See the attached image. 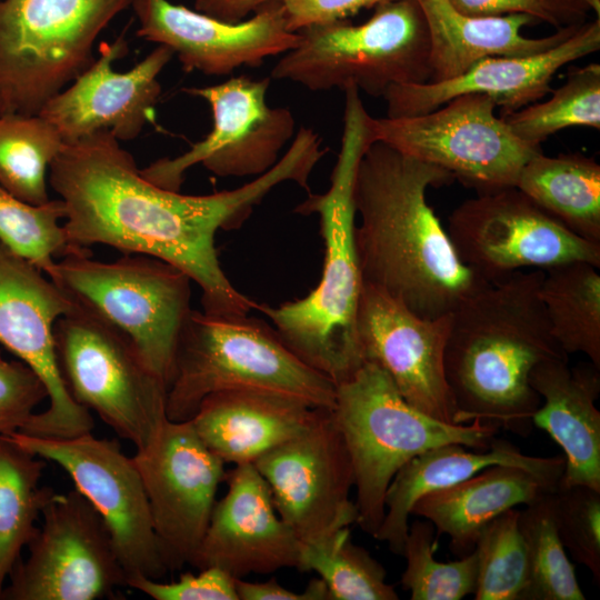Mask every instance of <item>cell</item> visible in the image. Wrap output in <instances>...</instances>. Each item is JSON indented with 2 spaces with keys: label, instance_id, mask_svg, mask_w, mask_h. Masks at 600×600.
Returning a JSON list of instances; mask_svg holds the SVG:
<instances>
[{
  "label": "cell",
  "instance_id": "484cf974",
  "mask_svg": "<svg viewBox=\"0 0 600 600\" xmlns=\"http://www.w3.org/2000/svg\"><path fill=\"white\" fill-rule=\"evenodd\" d=\"M320 409L280 394L233 390L208 396L190 421L217 457L238 466L302 432Z\"/></svg>",
  "mask_w": 600,
  "mask_h": 600
},
{
  "label": "cell",
  "instance_id": "44dd1931",
  "mask_svg": "<svg viewBox=\"0 0 600 600\" xmlns=\"http://www.w3.org/2000/svg\"><path fill=\"white\" fill-rule=\"evenodd\" d=\"M127 51L122 36L113 42H100L92 64L39 112L63 143L98 131H109L119 141L133 140L152 120L161 93L158 77L173 52L158 44L129 71H114V61Z\"/></svg>",
  "mask_w": 600,
  "mask_h": 600
},
{
  "label": "cell",
  "instance_id": "4fadbf2b",
  "mask_svg": "<svg viewBox=\"0 0 600 600\" xmlns=\"http://www.w3.org/2000/svg\"><path fill=\"white\" fill-rule=\"evenodd\" d=\"M41 516L29 554L14 564L1 600H97L127 587L110 532L81 492H56Z\"/></svg>",
  "mask_w": 600,
  "mask_h": 600
},
{
  "label": "cell",
  "instance_id": "603a6c76",
  "mask_svg": "<svg viewBox=\"0 0 600 600\" xmlns=\"http://www.w3.org/2000/svg\"><path fill=\"white\" fill-rule=\"evenodd\" d=\"M600 49V18L581 23L557 46L523 57H488L464 73L448 80L396 84L383 98L387 117H411L432 111L454 97H490L501 116L534 103L551 92L554 74L564 66Z\"/></svg>",
  "mask_w": 600,
  "mask_h": 600
},
{
  "label": "cell",
  "instance_id": "ac0fdd59",
  "mask_svg": "<svg viewBox=\"0 0 600 600\" xmlns=\"http://www.w3.org/2000/svg\"><path fill=\"white\" fill-rule=\"evenodd\" d=\"M274 508L301 541L357 523L351 459L332 410L253 462Z\"/></svg>",
  "mask_w": 600,
  "mask_h": 600
},
{
  "label": "cell",
  "instance_id": "74e56055",
  "mask_svg": "<svg viewBox=\"0 0 600 600\" xmlns=\"http://www.w3.org/2000/svg\"><path fill=\"white\" fill-rule=\"evenodd\" d=\"M520 510L512 508L492 520L479 536L476 600H524L528 560L519 528Z\"/></svg>",
  "mask_w": 600,
  "mask_h": 600
},
{
  "label": "cell",
  "instance_id": "7402d4cb",
  "mask_svg": "<svg viewBox=\"0 0 600 600\" xmlns=\"http://www.w3.org/2000/svg\"><path fill=\"white\" fill-rule=\"evenodd\" d=\"M224 480L227 492L216 501L190 566L214 567L234 579L297 568L301 540L277 512L254 464L234 466Z\"/></svg>",
  "mask_w": 600,
  "mask_h": 600
},
{
  "label": "cell",
  "instance_id": "d6a6232c",
  "mask_svg": "<svg viewBox=\"0 0 600 600\" xmlns=\"http://www.w3.org/2000/svg\"><path fill=\"white\" fill-rule=\"evenodd\" d=\"M62 144L57 130L39 114L1 116L0 186L24 202H48L47 173Z\"/></svg>",
  "mask_w": 600,
  "mask_h": 600
},
{
  "label": "cell",
  "instance_id": "e0dca14e",
  "mask_svg": "<svg viewBox=\"0 0 600 600\" xmlns=\"http://www.w3.org/2000/svg\"><path fill=\"white\" fill-rule=\"evenodd\" d=\"M132 460L140 473L161 559L168 570L191 564L209 524L224 462L190 420L167 419Z\"/></svg>",
  "mask_w": 600,
  "mask_h": 600
},
{
  "label": "cell",
  "instance_id": "83f0119b",
  "mask_svg": "<svg viewBox=\"0 0 600 600\" xmlns=\"http://www.w3.org/2000/svg\"><path fill=\"white\" fill-rule=\"evenodd\" d=\"M558 488L514 466H491L457 484L419 498L411 514L429 520L450 539L458 557L473 551L482 530L503 512L530 504Z\"/></svg>",
  "mask_w": 600,
  "mask_h": 600
},
{
  "label": "cell",
  "instance_id": "2e32d148",
  "mask_svg": "<svg viewBox=\"0 0 600 600\" xmlns=\"http://www.w3.org/2000/svg\"><path fill=\"white\" fill-rule=\"evenodd\" d=\"M74 306L60 286L0 242V343L39 376L49 399V407L34 412L21 433L71 438L94 427L90 411L68 392L56 354L54 324Z\"/></svg>",
  "mask_w": 600,
  "mask_h": 600
},
{
  "label": "cell",
  "instance_id": "ba28073f",
  "mask_svg": "<svg viewBox=\"0 0 600 600\" xmlns=\"http://www.w3.org/2000/svg\"><path fill=\"white\" fill-rule=\"evenodd\" d=\"M132 0H0V117L36 116L94 61Z\"/></svg>",
  "mask_w": 600,
  "mask_h": 600
},
{
  "label": "cell",
  "instance_id": "836d02e7",
  "mask_svg": "<svg viewBox=\"0 0 600 600\" xmlns=\"http://www.w3.org/2000/svg\"><path fill=\"white\" fill-rule=\"evenodd\" d=\"M553 492L527 504L519 514L528 560L524 600H584L574 567L558 534Z\"/></svg>",
  "mask_w": 600,
  "mask_h": 600
},
{
  "label": "cell",
  "instance_id": "4dcf8cb0",
  "mask_svg": "<svg viewBox=\"0 0 600 600\" xmlns=\"http://www.w3.org/2000/svg\"><path fill=\"white\" fill-rule=\"evenodd\" d=\"M47 461L0 437V597L21 551L38 531L36 521L54 496L40 487Z\"/></svg>",
  "mask_w": 600,
  "mask_h": 600
},
{
  "label": "cell",
  "instance_id": "f6af8a7d",
  "mask_svg": "<svg viewBox=\"0 0 600 600\" xmlns=\"http://www.w3.org/2000/svg\"><path fill=\"white\" fill-rule=\"evenodd\" d=\"M274 1L284 0H227L219 11L217 19L238 22L243 20L249 13L256 12L262 6Z\"/></svg>",
  "mask_w": 600,
  "mask_h": 600
},
{
  "label": "cell",
  "instance_id": "4316f807",
  "mask_svg": "<svg viewBox=\"0 0 600 600\" xmlns=\"http://www.w3.org/2000/svg\"><path fill=\"white\" fill-rule=\"evenodd\" d=\"M416 1L428 29L430 81L456 78L488 57H523L548 50L570 37L581 24L557 29L546 37L529 38L522 34V29L537 22L529 14L479 18L457 11L448 0Z\"/></svg>",
  "mask_w": 600,
  "mask_h": 600
},
{
  "label": "cell",
  "instance_id": "8992f818",
  "mask_svg": "<svg viewBox=\"0 0 600 600\" xmlns=\"http://www.w3.org/2000/svg\"><path fill=\"white\" fill-rule=\"evenodd\" d=\"M332 414L353 468L357 524L372 537L384 517L388 487L410 460L449 443L488 449L499 430L479 420L456 424L432 418L408 403L387 372L369 361L336 386Z\"/></svg>",
  "mask_w": 600,
  "mask_h": 600
},
{
  "label": "cell",
  "instance_id": "8d00e7d4",
  "mask_svg": "<svg viewBox=\"0 0 600 600\" xmlns=\"http://www.w3.org/2000/svg\"><path fill=\"white\" fill-rule=\"evenodd\" d=\"M64 216L61 199L31 204L0 186V242L48 277L56 258L81 253L69 246L63 226L59 223Z\"/></svg>",
  "mask_w": 600,
  "mask_h": 600
},
{
  "label": "cell",
  "instance_id": "1f68e13d",
  "mask_svg": "<svg viewBox=\"0 0 600 600\" xmlns=\"http://www.w3.org/2000/svg\"><path fill=\"white\" fill-rule=\"evenodd\" d=\"M298 570L316 572L330 600H398L386 570L364 548L352 542L349 527L301 541Z\"/></svg>",
  "mask_w": 600,
  "mask_h": 600
},
{
  "label": "cell",
  "instance_id": "7a4b0ae2",
  "mask_svg": "<svg viewBox=\"0 0 600 600\" xmlns=\"http://www.w3.org/2000/svg\"><path fill=\"white\" fill-rule=\"evenodd\" d=\"M453 180L380 141L369 144L356 172L354 241L362 281L422 318L451 313L488 283L461 261L428 203L429 188Z\"/></svg>",
  "mask_w": 600,
  "mask_h": 600
},
{
  "label": "cell",
  "instance_id": "d4e9b609",
  "mask_svg": "<svg viewBox=\"0 0 600 600\" xmlns=\"http://www.w3.org/2000/svg\"><path fill=\"white\" fill-rule=\"evenodd\" d=\"M498 464L523 468L558 488L564 470V457L528 456L510 441L496 438L484 450H467L458 443L427 450L402 467L390 482L384 499V517L373 538L386 542L391 552L401 556L409 517L419 498Z\"/></svg>",
  "mask_w": 600,
  "mask_h": 600
},
{
  "label": "cell",
  "instance_id": "cb8c5ba5",
  "mask_svg": "<svg viewBox=\"0 0 600 600\" xmlns=\"http://www.w3.org/2000/svg\"><path fill=\"white\" fill-rule=\"evenodd\" d=\"M530 384L541 398L532 426L546 431L564 453L558 488L587 486L600 491V368L570 367L568 358L537 364Z\"/></svg>",
  "mask_w": 600,
  "mask_h": 600
},
{
  "label": "cell",
  "instance_id": "d590c367",
  "mask_svg": "<svg viewBox=\"0 0 600 600\" xmlns=\"http://www.w3.org/2000/svg\"><path fill=\"white\" fill-rule=\"evenodd\" d=\"M437 530L427 519L409 526L402 554L406 569L401 586L411 600H461L473 594L477 586L474 550L450 562L434 558Z\"/></svg>",
  "mask_w": 600,
  "mask_h": 600
},
{
  "label": "cell",
  "instance_id": "5bb4252c",
  "mask_svg": "<svg viewBox=\"0 0 600 600\" xmlns=\"http://www.w3.org/2000/svg\"><path fill=\"white\" fill-rule=\"evenodd\" d=\"M270 79L239 76L213 86L184 88L208 102L212 129L187 152L141 169L143 177L163 189L180 191L186 171L198 163L218 177H259L270 170L293 139L296 127L289 109L268 104Z\"/></svg>",
  "mask_w": 600,
  "mask_h": 600
},
{
  "label": "cell",
  "instance_id": "8fae6325",
  "mask_svg": "<svg viewBox=\"0 0 600 600\" xmlns=\"http://www.w3.org/2000/svg\"><path fill=\"white\" fill-rule=\"evenodd\" d=\"M494 101L480 93L452 98L411 117L369 118L372 141L446 170L478 193L516 187L523 166L541 147L520 140Z\"/></svg>",
  "mask_w": 600,
  "mask_h": 600
},
{
  "label": "cell",
  "instance_id": "e575fe53",
  "mask_svg": "<svg viewBox=\"0 0 600 600\" xmlns=\"http://www.w3.org/2000/svg\"><path fill=\"white\" fill-rule=\"evenodd\" d=\"M543 102L501 116L522 141L541 147L551 134L569 127L600 129V64L572 68L564 83Z\"/></svg>",
  "mask_w": 600,
  "mask_h": 600
},
{
  "label": "cell",
  "instance_id": "52a82bcc",
  "mask_svg": "<svg viewBox=\"0 0 600 600\" xmlns=\"http://www.w3.org/2000/svg\"><path fill=\"white\" fill-rule=\"evenodd\" d=\"M298 32V46L283 53L271 79L312 91L353 86L371 97H383L396 84L431 79L428 29L416 0L379 4L361 24L340 20Z\"/></svg>",
  "mask_w": 600,
  "mask_h": 600
},
{
  "label": "cell",
  "instance_id": "3957f363",
  "mask_svg": "<svg viewBox=\"0 0 600 600\" xmlns=\"http://www.w3.org/2000/svg\"><path fill=\"white\" fill-rule=\"evenodd\" d=\"M543 270L514 272L466 298L450 313L444 372L456 422H489L520 437L532 429L541 398L533 368L568 358L554 340L539 296Z\"/></svg>",
  "mask_w": 600,
  "mask_h": 600
},
{
  "label": "cell",
  "instance_id": "9a60e30c",
  "mask_svg": "<svg viewBox=\"0 0 600 600\" xmlns=\"http://www.w3.org/2000/svg\"><path fill=\"white\" fill-rule=\"evenodd\" d=\"M32 454L59 464L102 517L127 578L160 580L161 559L140 473L117 440L87 432L71 438L6 436Z\"/></svg>",
  "mask_w": 600,
  "mask_h": 600
},
{
  "label": "cell",
  "instance_id": "b9f144b4",
  "mask_svg": "<svg viewBox=\"0 0 600 600\" xmlns=\"http://www.w3.org/2000/svg\"><path fill=\"white\" fill-rule=\"evenodd\" d=\"M459 12L479 18L524 13L557 29L579 24L549 0H448Z\"/></svg>",
  "mask_w": 600,
  "mask_h": 600
},
{
  "label": "cell",
  "instance_id": "f35d334b",
  "mask_svg": "<svg viewBox=\"0 0 600 600\" xmlns=\"http://www.w3.org/2000/svg\"><path fill=\"white\" fill-rule=\"evenodd\" d=\"M553 517L563 547L600 582V491L587 486L558 488Z\"/></svg>",
  "mask_w": 600,
  "mask_h": 600
},
{
  "label": "cell",
  "instance_id": "d6986e66",
  "mask_svg": "<svg viewBox=\"0 0 600 600\" xmlns=\"http://www.w3.org/2000/svg\"><path fill=\"white\" fill-rule=\"evenodd\" d=\"M449 330L450 313L422 318L400 300L363 283L358 334L364 362L381 367L412 407L458 424L444 372Z\"/></svg>",
  "mask_w": 600,
  "mask_h": 600
},
{
  "label": "cell",
  "instance_id": "7c38bea8",
  "mask_svg": "<svg viewBox=\"0 0 600 600\" xmlns=\"http://www.w3.org/2000/svg\"><path fill=\"white\" fill-rule=\"evenodd\" d=\"M447 231L461 261L488 283L574 261L600 268V244L570 231L516 187L464 200L450 213Z\"/></svg>",
  "mask_w": 600,
  "mask_h": 600
},
{
  "label": "cell",
  "instance_id": "60d3db41",
  "mask_svg": "<svg viewBox=\"0 0 600 600\" xmlns=\"http://www.w3.org/2000/svg\"><path fill=\"white\" fill-rule=\"evenodd\" d=\"M127 587L156 600H239L236 579L214 567L200 569L198 574L181 573L171 582L133 576L127 578Z\"/></svg>",
  "mask_w": 600,
  "mask_h": 600
},
{
  "label": "cell",
  "instance_id": "f546056e",
  "mask_svg": "<svg viewBox=\"0 0 600 600\" xmlns=\"http://www.w3.org/2000/svg\"><path fill=\"white\" fill-rule=\"evenodd\" d=\"M539 296L563 352L583 353L600 368L599 267L574 261L544 270Z\"/></svg>",
  "mask_w": 600,
  "mask_h": 600
},
{
  "label": "cell",
  "instance_id": "9c48e42d",
  "mask_svg": "<svg viewBox=\"0 0 600 600\" xmlns=\"http://www.w3.org/2000/svg\"><path fill=\"white\" fill-rule=\"evenodd\" d=\"M90 254L61 258L49 278L129 338L168 390L179 340L192 311V280L153 257L133 253L102 262Z\"/></svg>",
  "mask_w": 600,
  "mask_h": 600
},
{
  "label": "cell",
  "instance_id": "30bf717a",
  "mask_svg": "<svg viewBox=\"0 0 600 600\" xmlns=\"http://www.w3.org/2000/svg\"><path fill=\"white\" fill-rule=\"evenodd\" d=\"M53 333L72 399L137 449L144 447L168 419L167 386L136 346L77 302L56 322Z\"/></svg>",
  "mask_w": 600,
  "mask_h": 600
},
{
  "label": "cell",
  "instance_id": "ab89813d",
  "mask_svg": "<svg viewBox=\"0 0 600 600\" xmlns=\"http://www.w3.org/2000/svg\"><path fill=\"white\" fill-rule=\"evenodd\" d=\"M44 399L47 388L28 364L0 359V437L20 431Z\"/></svg>",
  "mask_w": 600,
  "mask_h": 600
},
{
  "label": "cell",
  "instance_id": "6da1fadb",
  "mask_svg": "<svg viewBox=\"0 0 600 600\" xmlns=\"http://www.w3.org/2000/svg\"><path fill=\"white\" fill-rule=\"evenodd\" d=\"M322 157L317 139L300 131L278 162L254 180L233 190L190 196L150 182L111 132L98 131L62 144L48 182L64 204L62 226L74 251L104 244L123 254L160 259L199 286L203 312L247 316L258 303L227 278L216 234L240 228L283 182L309 190V178Z\"/></svg>",
  "mask_w": 600,
  "mask_h": 600
},
{
  "label": "cell",
  "instance_id": "bcb514c9",
  "mask_svg": "<svg viewBox=\"0 0 600 600\" xmlns=\"http://www.w3.org/2000/svg\"><path fill=\"white\" fill-rule=\"evenodd\" d=\"M561 9L574 23H582L590 11L600 18V0H549Z\"/></svg>",
  "mask_w": 600,
  "mask_h": 600
},
{
  "label": "cell",
  "instance_id": "7bdbcfd3",
  "mask_svg": "<svg viewBox=\"0 0 600 600\" xmlns=\"http://www.w3.org/2000/svg\"><path fill=\"white\" fill-rule=\"evenodd\" d=\"M392 0H284L288 28L299 31L306 27L329 23L357 14L360 10Z\"/></svg>",
  "mask_w": 600,
  "mask_h": 600
},
{
  "label": "cell",
  "instance_id": "f1b7e54d",
  "mask_svg": "<svg viewBox=\"0 0 600 600\" xmlns=\"http://www.w3.org/2000/svg\"><path fill=\"white\" fill-rule=\"evenodd\" d=\"M516 188L577 236L600 244V164L586 154L533 156Z\"/></svg>",
  "mask_w": 600,
  "mask_h": 600
},
{
  "label": "cell",
  "instance_id": "ee69618b",
  "mask_svg": "<svg viewBox=\"0 0 600 600\" xmlns=\"http://www.w3.org/2000/svg\"><path fill=\"white\" fill-rule=\"evenodd\" d=\"M239 600H330L324 582L318 577L311 579L302 592L287 589L276 578L263 582L236 579Z\"/></svg>",
  "mask_w": 600,
  "mask_h": 600
},
{
  "label": "cell",
  "instance_id": "277c9868",
  "mask_svg": "<svg viewBox=\"0 0 600 600\" xmlns=\"http://www.w3.org/2000/svg\"><path fill=\"white\" fill-rule=\"evenodd\" d=\"M344 91L341 148L329 189L309 197L294 212L318 214L324 258L318 286L306 297L278 307L257 306L272 321L283 343L306 364L336 386L364 363L358 334L363 281L354 241L353 188L358 163L372 143L369 118L359 90Z\"/></svg>",
  "mask_w": 600,
  "mask_h": 600
},
{
  "label": "cell",
  "instance_id": "ffe728a7",
  "mask_svg": "<svg viewBox=\"0 0 600 600\" xmlns=\"http://www.w3.org/2000/svg\"><path fill=\"white\" fill-rule=\"evenodd\" d=\"M137 36L172 50L182 68L226 76L240 67L257 68L300 41L288 28L282 1L267 3L238 22H228L169 0H132Z\"/></svg>",
  "mask_w": 600,
  "mask_h": 600
},
{
  "label": "cell",
  "instance_id": "5b68a950",
  "mask_svg": "<svg viewBox=\"0 0 600 600\" xmlns=\"http://www.w3.org/2000/svg\"><path fill=\"white\" fill-rule=\"evenodd\" d=\"M233 390L280 394L329 410L336 403V384L301 361L267 322L192 309L167 390V418L190 420L208 396Z\"/></svg>",
  "mask_w": 600,
  "mask_h": 600
}]
</instances>
